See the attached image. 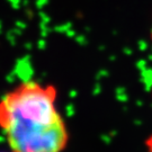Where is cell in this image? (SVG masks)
Masks as SVG:
<instances>
[{"label": "cell", "instance_id": "2", "mask_svg": "<svg viewBox=\"0 0 152 152\" xmlns=\"http://www.w3.org/2000/svg\"><path fill=\"white\" fill-rule=\"evenodd\" d=\"M144 144H145V148H147V152H152V134L145 139Z\"/></svg>", "mask_w": 152, "mask_h": 152}, {"label": "cell", "instance_id": "3", "mask_svg": "<svg viewBox=\"0 0 152 152\" xmlns=\"http://www.w3.org/2000/svg\"><path fill=\"white\" fill-rule=\"evenodd\" d=\"M150 41L152 43V25H151V29H150Z\"/></svg>", "mask_w": 152, "mask_h": 152}, {"label": "cell", "instance_id": "1", "mask_svg": "<svg viewBox=\"0 0 152 152\" xmlns=\"http://www.w3.org/2000/svg\"><path fill=\"white\" fill-rule=\"evenodd\" d=\"M54 85L19 82L0 97V131L10 152H63L70 140Z\"/></svg>", "mask_w": 152, "mask_h": 152}]
</instances>
